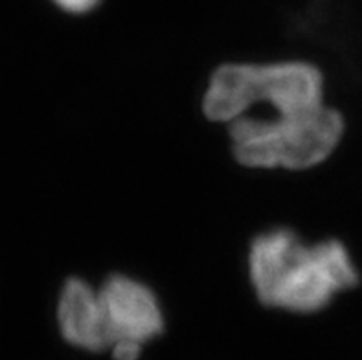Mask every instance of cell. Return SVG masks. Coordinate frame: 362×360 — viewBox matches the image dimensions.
I'll use <instances>...</instances> for the list:
<instances>
[{
	"instance_id": "1",
	"label": "cell",
	"mask_w": 362,
	"mask_h": 360,
	"mask_svg": "<svg viewBox=\"0 0 362 360\" xmlns=\"http://www.w3.org/2000/svg\"><path fill=\"white\" fill-rule=\"evenodd\" d=\"M248 281L263 306L289 313H318L357 291L362 272L342 238L305 243L289 228L259 233L248 246Z\"/></svg>"
},
{
	"instance_id": "2",
	"label": "cell",
	"mask_w": 362,
	"mask_h": 360,
	"mask_svg": "<svg viewBox=\"0 0 362 360\" xmlns=\"http://www.w3.org/2000/svg\"><path fill=\"white\" fill-rule=\"evenodd\" d=\"M348 116L329 103L291 115H245L226 125L232 155L248 169L305 171L342 149Z\"/></svg>"
},
{
	"instance_id": "3",
	"label": "cell",
	"mask_w": 362,
	"mask_h": 360,
	"mask_svg": "<svg viewBox=\"0 0 362 360\" xmlns=\"http://www.w3.org/2000/svg\"><path fill=\"white\" fill-rule=\"evenodd\" d=\"M327 103L326 76L309 61L219 64L202 94V112L216 123H232L267 107L274 115H291Z\"/></svg>"
},
{
	"instance_id": "4",
	"label": "cell",
	"mask_w": 362,
	"mask_h": 360,
	"mask_svg": "<svg viewBox=\"0 0 362 360\" xmlns=\"http://www.w3.org/2000/svg\"><path fill=\"white\" fill-rule=\"evenodd\" d=\"M100 300L109 347H142L164 329L160 300L149 285L127 274H112L101 283Z\"/></svg>"
},
{
	"instance_id": "5",
	"label": "cell",
	"mask_w": 362,
	"mask_h": 360,
	"mask_svg": "<svg viewBox=\"0 0 362 360\" xmlns=\"http://www.w3.org/2000/svg\"><path fill=\"white\" fill-rule=\"evenodd\" d=\"M57 324L64 340L74 347L92 353L109 347L100 292L87 279L64 281L57 300Z\"/></svg>"
},
{
	"instance_id": "6",
	"label": "cell",
	"mask_w": 362,
	"mask_h": 360,
	"mask_svg": "<svg viewBox=\"0 0 362 360\" xmlns=\"http://www.w3.org/2000/svg\"><path fill=\"white\" fill-rule=\"evenodd\" d=\"M61 11L69 15H87L100 6L101 0H52Z\"/></svg>"
}]
</instances>
